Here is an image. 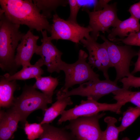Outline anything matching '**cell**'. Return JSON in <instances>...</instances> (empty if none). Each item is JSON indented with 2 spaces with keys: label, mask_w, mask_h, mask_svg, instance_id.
Segmentation results:
<instances>
[{
  "label": "cell",
  "mask_w": 140,
  "mask_h": 140,
  "mask_svg": "<svg viewBox=\"0 0 140 140\" xmlns=\"http://www.w3.org/2000/svg\"><path fill=\"white\" fill-rule=\"evenodd\" d=\"M117 83L110 79L101 80L100 79L90 80L80 84L77 88L65 93L57 92L56 98L78 95L91 97L98 101L102 97L120 89Z\"/></svg>",
  "instance_id": "cell-7"
},
{
  "label": "cell",
  "mask_w": 140,
  "mask_h": 140,
  "mask_svg": "<svg viewBox=\"0 0 140 140\" xmlns=\"http://www.w3.org/2000/svg\"><path fill=\"white\" fill-rule=\"evenodd\" d=\"M0 114L6 119L10 129L13 134L17 130L18 122H21L19 115L11 109L6 112L1 111Z\"/></svg>",
  "instance_id": "cell-25"
},
{
  "label": "cell",
  "mask_w": 140,
  "mask_h": 140,
  "mask_svg": "<svg viewBox=\"0 0 140 140\" xmlns=\"http://www.w3.org/2000/svg\"><path fill=\"white\" fill-rule=\"evenodd\" d=\"M41 32L42 36V44L40 46L38 45L35 53L41 57L44 65L47 67L48 72L59 73L63 62L61 59L63 53L52 43L50 37L47 36L46 30Z\"/></svg>",
  "instance_id": "cell-12"
},
{
  "label": "cell",
  "mask_w": 140,
  "mask_h": 140,
  "mask_svg": "<svg viewBox=\"0 0 140 140\" xmlns=\"http://www.w3.org/2000/svg\"><path fill=\"white\" fill-rule=\"evenodd\" d=\"M43 132L38 140H77L71 132L65 128H58L49 124L42 125Z\"/></svg>",
  "instance_id": "cell-18"
},
{
  "label": "cell",
  "mask_w": 140,
  "mask_h": 140,
  "mask_svg": "<svg viewBox=\"0 0 140 140\" xmlns=\"http://www.w3.org/2000/svg\"><path fill=\"white\" fill-rule=\"evenodd\" d=\"M36 81L33 85L36 89L40 90L42 92L52 97L53 92L59 84L58 78L51 76H41L36 79Z\"/></svg>",
  "instance_id": "cell-19"
},
{
  "label": "cell",
  "mask_w": 140,
  "mask_h": 140,
  "mask_svg": "<svg viewBox=\"0 0 140 140\" xmlns=\"http://www.w3.org/2000/svg\"><path fill=\"white\" fill-rule=\"evenodd\" d=\"M116 3L108 4L102 10L91 11L87 9L84 11L88 14L89 18L88 26L92 30L90 36L97 41L100 36V32L109 33L110 30L109 28L116 27L121 21L117 15Z\"/></svg>",
  "instance_id": "cell-10"
},
{
  "label": "cell",
  "mask_w": 140,
  "mask_h": 140,
  "mask_svg": "<svg viewBox=\"0 0 140 140\" xmlns=\"http://www.w3.org/2000/svg\"><path fill=\"white\" fill-rule=\"evenodd\" d=\"M24 130L29 140H34L39 138L43 132V129L40 123H29L26 122Z\"/></svg>",
  "instance_id": "cell-24"
},
{
  "label": "cell",
  "mask_w": 140,
  "mask_h": 140,
  "mask_svg": "<svg viewBox=\"0 0 140 140\" xmlns=\"http://www.w3.org/2000/svg\"><path fill=\"white\" fill-rule=\"evenodd\" d=\"M104 121L106 123L107 127L103 131L102 140H118L120 132L115 125L117 119L114 117L108 116L105 118Z\"/></svg>",
  "instance_id": "cell-23"
},
{
  "label": "cell",
  "mask_w": 140,
  "mask_h": 140,
  "mask_svg": "<svg viewBox=\"0 0 140 140\" xmlns=\"http://www.w3.org/2000/svg\"><path fill=\"white\" fill-rule=\"evenodd\" d=\"M100 36L106 44L110 62L115 69L116 75L114 81L117 83L121 79L131 74L130 71L131 61L134 57L137 56L138 52L131 46L117 45L104 36Z\"/></svg>",
  "instance_id": "cell-5"
},
{
  "label": "cell",
  "mask_w": 140,
  "mask_h": 140,
  "mask_svg": "<svg viewBox=\"0 0 140 140\" xmlns=\"http://www.w3.org/2000/svg\"><path fill=\"white\" fill-rule=\"evenodd\" d=\"M13 134L8 126L7 120L0 114V140H8Z\"/></svg>",
  "instance_id": "cell-27"
},
{
  "label": "cell",
  "mask_w": 140,
  "mask_h": 140,
  "mask_svg": "<svg viewBox=\"0 0 140 140\" xmlns=\"http://www.w3.org/2000/svg\"><path fill=\"white\" fill-rule=\"evenodd\" d=\"M122 84L123 88L129 89L130 87H140V77H136L132 74L120 80Z\"/></svg>",
  "instance_id": "cell-28"
},
{
  "label": "cell",
  "mask_w": 140,
  "mask_h": 140,
  "mask_svg": "<svg viewBox=\"0 0 140 140\" xmlns=\"http://www.w3.org/2000/svg\"><path fill=\"white\" fill-rule=\"evenodd\" d=\"M112 93L114 95L113 99L116 102H122L125 104L130 102L140 107V91H132L122 88Z\"/></svg>",
  "instance_id": "cell-21"
},
{
  "label": "cell",
  "mask_w": 140,
  "mask_h": 140,
  "mask_svg": "<svg viewBox=\"0 0 140 140\" xmlns=\"http://www.w3.org/2000/svg\"><path fill=\"white\" fill-rule=\"evenodd\" d=\"M18 87L16 80L8 81L3 76H1L0 107L7 108L12 106L15 99L14 93Z\"/></svg>",
  "instance_id": "cell-16"
},
{
  "label": "cell",
  "mask_w": 140,
  "mask_h": 140,
  "mask_svg": "<svg viewBox=\"0 0 140 140\" xmlns=\"http://www.w3.org/2000/svg\"><path fill=\"white\" fill-rule=\"evenodd\" d=\"M122 140H130V139L127 137H123ZM136 140H140V136Z\"/></svg>",
  "instance_id": "cell-33"
},
{
  "label": "cell",
  "mask_w": 140,
  "mask_h": 140,
  "mask_svg": "<svg viewBox=\"0 0 140 140\" xmlns=\"http://www.w3.org/2000/svg\"><path fill=\"white\" fill-rule=\"evenodd\" d=\"M0 9L7 18L14 24L24 25L38 32H50L51 25L31 0H0Z\"/></svg>",
  "instance_id": "cell-1"
},
{
  "label": "cell",
  "mask_w": 140,
  "mask_h": 140,
  "mask_svg": "<svg viewBox=\"0 0 140 140\" xmlns=\"http://www.w3.org/2000/svg\"><path fill=\"white\" fill-rule=\"evenodd\" d=\"M31 30L30 29L25 34L16 49L15 62L17 68L30 65L31 58L35 53L39 37L34 35Z\"/></svg>",
  "instance_id": "cell-13"
},
{
  "label": "cell",
  "mask_w": 140,
  "mask_h": 140,
  "mask_svg": "<svg viewBox=\"0 0 140 140\" xmlns=\"http://www.w3.org/2000/svg\"><path fill=\"white\" fill-rule=\"evenodd\" d=\"M129 11L131 16L139 20L140 19V1L131 5Z\"/></svg>",
  "instance_id": "cell-30"
},
{
  "label": "cell",
  "mask_w": 140,
  "mask_h": 140,
  "mask_svg": "<svg viewBox=\"0 0 140 140\" xmlns=\"http://www.w3.org/2000/svg\"><path fill=\"white\" fill-rule=\"evenodd\" d=\"M33 1L47 19L52 17V12L55 11L59 6H66L68 4V0H33Z\"/></svg>",
  "instance_id": "cell-20"
},
{
  "label": "cell",
  "mask_w": 140,
  "mask_h": 140,
  "mask_svg": "<svg viewBox=\"0 0 140 140\" xmlns=\"http://www.w3.org/2000/svg\"><path fill=\"white\" fill-rule=\"evenodd\" d=\"M121 42L125 45L140 46V30L137 32L129 34L126 38H116L114 42Z\"/></svg>",
  "instance_id": "cell-26"
},
{
  "label": "cell",
  "mask_w": 140,
  "mask_h": 140,
  "mask_svg": "<svg viewBox=\"0 0 140 140\" xmlns=\"http://www.w3.org/2000/svg\"><path fill=\"white\" fill-rule=\"evenodd\" d=\"M80 42L88 52V63L92 68L101 71L106 79H109L108 71L113 67L105 43H99L90 36Z\"/></svg>",
  "instance_id": "cell-11"
},
{
  "label": "cell",
  "mask_w": 140,
  "mask_h": 140,
  "mask_svg": "<svg viewBox=\"0 0 140 140\" xmlns=\"http://www.w3.org/2000/svg\"><path fill=\"white\" fill-rule=\"evenodd\" d=\"M50 37L52 40L59 39L70 41L76 44L90 36L92 29L88 26L84 27L78 23H74L61 18L57 13L53 16Z\"/></svg>",
  "instance_id": "cell-8"
},
{
  "label": "cell",
  "mask_w": 140,
  "mask_h": 140,
  "mask_svg": "<svg viewBox=\"0 0 140 140\" xmlns=\"http://www.w3.org/2000/svg\"><path fill=\"white\" fill-rule=\"evenodd\" d=\"M106 114L103 112L71 120L65 128L70 131L77 140H102L103 131L99 121Z\"/></svg>",
  "instance_id": "cell-9"
},
{
  "label": "cell",
  "mask_w": 140,
  "mask_h": 140,
  "mask_svg": "<svg viewBox=\"0 0 140 140\" xmlns=\"http://www.w3.org/2000/svg\"><path fill=\"white\" fill-rule=\"evenodd\" d=\"M56 98L57 101L45 112L44 117L40 123L41 125L51 123L62 114L67 106L73 104L70 96Z\"/></svg>",
  "instance_id": "cell-17"
},
{
  "label": "cell",
  "mask_w": 140,
  "mask_h": 140,
  "mask_svg": "<svg viewBox=\"0 0 140 140\" xmlns=\"http://www.w3.org/2000/svg\"><path fill=\"white\" fill-rule=\"evenodd\" d=\"M70 9V15L67 20L74 23H78L77 17L81 6L78 0H68Z\"/></svg>",
  "instance_id": "cell-29"
},
{
  "label": "cell",
  "mask_w": 140,
  "mask_h": 140,
  "mask_svg": "<svg viewBox=\"0 0 140 140\" xmlns=\"http://www.w3.org/2000/svg\"><path fill=\"white\" fill-rule=\"evenodd\" d=\"M125 104L124 103L119 102L114 103H101L91 97H87L86 100H82L79 105L65 110L61 115L57 124L60 125L67 121L80 117L94 115L101 111H110L119 114L121 112L122 107Z\"/></svg>",
  "instance_id": "cell-6"
},
{
  "label": "cell",
  "mask_w": 140,
  "mask_h": 140,
  "mask_svg": "<svg viewBox=\"0 0 140 140\" xmlns=\"http://www.w3.org/2000/svg\"><path fill=\"white\" fill-rule=\"evenodd\" d=\"M88 56L85 51L81 49L79 51L78 59L75 62L68 64L63 61L61 71L65 74V83L58 92L65 93L75 85L99 79V75L94 71L92 66L86 61Z\"/></svg>",
  "instance_id": "cell-3"
},
{
  "label": "cell",
  "mask_w": 140,
  "mask_h": 140,
  "mask_svg": "<svg viewBox=\"0 0 140 140\" xmlns=\"http://www.w3.org/2000/svg\"><path fill=\"white\" fill-rule=\"evenodd\" d=\"M20 25L9 20L0 9V67L11 75L17 68L15 62V52L25 33L19 30Z\"/></svg>",
  "instance_id": "cell-2"
},
{
  "label": "cell",
  "mask_w": 140,
  "mask_h": 140,
  "mask_svg": "<svg viewBox=\"0 0 140 140\" xmlns=\"http://www.w3.org/2000/svg\"><path fill=\"white\" fill-rule=\"evenodd\" d=\"M140 116V107H130L123 113L121 123L118 127L120 132L124 131Z\"/></svg>",
  "instance_id": "cell-22"
},
{
  "label": "cell",
  "mask_w": 140,
  "mask_h": 140,
  "mask_svg": "<svg viewBox=\"0 0 140 140\" xmlns=\"http://www.w3.org/2000/svg\"><path fill=\"white\" fill-rule=\"evenodd\" d=\"M44 65L43 59L41 58L34 65L31 64L23 67L20 71L11 75L8 73L4 74L3 76L7 80L11 81L13 80H25L31 78H37L41 76L44 73L41 67Z\"/></svg>",
  "instance_id": "cell-15"
},
{
  "label": "cell",
  "mask_w": 140,
  "mask_h": 140,
  "mask_svg": "<svg viewBox=\"0 0 140 140\" xmlns=\"http://www.w3.org/2000/svg\"><path fill=\"white\" fill-rule=\"evenodd\" d=\"M137 56V59L135 64L134 69L131 73L133 75L137 72H140V50L138 52Z\"/></svg>",
  "instance_id": "cell-32"
},
{
  "label": "cell",
  "mask_w": 140,
  "mask_h": 140,
  "mask_svg": "<svg viewBox=\"0 0 140 140\" xmlns=\"http://www.w3.org/2000/svg\"><path fill=\"white\" fill-rule=\"evenodd\" d=\"M52 102V97L39 92L32 86L26 85L22 94L15 98L13 104L10 109L18 114L21 122H26L29 115L39 109L45 111L48 108L47 104Z\"/></svg>",
  "instance_id": "cell-4"
},
{
  "label": "cell",
  "mask_w": 140,
  "mask_h": 140,
  "mask_svg": "<svg viewBox=\"0 0 140 140\" xmlns=\"http://www.w3.org/2000/svg\"><path fill=\"white\" fill-rule=\"evenodd\" d=\"M111 0H95L94 3V11H98L102 10Z\"/></svg>",
  "instance_id": "cell-31"
},
{
  "label": "cell",
  "mask_w": 140,
  "mask_h": 140,
  "mask_svg": "<svg viewBox=\"0 0 140 140\" xmlns=\"http://www.w3.org/2000/svg\"><path fill=\"white\" fill-rule=\"evenodd\" d=\"M140 30L139 20L131 16L129 18L121 21L115 27L110 30L108 36V40L113 41L118 36L122 39L127 37L131 33L137 32Z\"/></svg>",
  "instance_id": "cell-14"
}]
</instances>
